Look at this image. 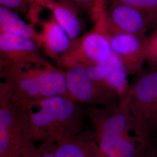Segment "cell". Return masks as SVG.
I'll return each instance as SVG.
<instances>
[{"mask_svg":"<svg viewBox=\"0 0 157 157\" xmlns=\"http://www.w3.org/2000/svg\"><path fill=\"white\" fill-rule=\"evenodd\" d=\"M91 139L108 157H154L155 138L120 105L87 107Z\"/></svg>","mask_w":157,"mask_h":157,"instance_id":"6da1fadb","label":"cell"},{"mask_svg":"<svg viewBox=\"0 0 157 157\" xmlns=\"http://www.w3.org/2000/svg\"><path fill=\"white\" fill-rule=\"evenodd\" d=\"M22 104L34 143L56 142L73 137L84 128L85 109L71 96L58 95Z\"/></svg>","mask_w":157,"mask_h":157,"instance_id":"7a4b0ae2","label":"cell"},{"mask_svg":"<svg viewBox=\"0 0 157 157\" xmlns=\"http://www.w3.org/2000/svg\"><path fill=\"white\" fill-rule=\"evenodd\" d=\"M1 82L12 100L23 103L58 95H69L65 72L47 65L1 67Z\"/></svg>","mask_w":157,"mask_h":157,"instance_id":"3957f363","label":"cell"},{"mask_svg":"<svg viewBox=\"0 0 157 157\" xmlns=\"http://www.w3.org/2000/svg\"><path fill=\"white\" fill-rule=\"evenodd\" d=\"M30 135L28 118L22 103L14 102L0 83V157H30L37 147Z\"/></svg>","mask_w":157,"mask_h":157,"instance_id":"277c9868","label":"cell"},{"mask_svg":"<svg viewBox=\"0 0 157 157\" xmlns=\"http://www.w3.org/2000/svg\"><path fill=\"white\" fill-rule=\"evenodd\" d=\"M119 105L155 138L157 135V67L139 76L130 86Z\"/></svg>","mask_w":157,"mask_h":157,"instance_id":"5b68a950","label":"cell"},{"mask_svg":"<svg viewBox=\"0 0 157 157\" xmlns=\"http://www.w3.org/2000/svg\"><path fill=\"white\" fill-rule=\"evenodd\" d=\"M105 11L97 21L94 28L73 41L69 50L57 62L67 69L75 65L100 64L112 54V50L105 29Z\"/></svg>","mask_w":157,"mask_h":157,"instance_id":"8992f818","label":"cell"},{"mask_svg":"<svg viewBox=\"0 0 157 157\" xmlns=\"http://www.w3.org/2000/svg\"><path fill=\"white\" fill-rule=\"evenodd\" d=\"M64 72L67 91L79 103L89 107H111L121 104L119 95L107 84L92 80L83 65H75Z\"/></svg>","mask_w":157,"mask_h":157,"instance_id":"52a82bcc","label":"cell"},{"mask_svg":"<svg viewBox=\"0 0 157 157\" xmlns=\"http://www.w3.org/2000/svg\"><path fill=\"white\" fill-rule=\"evenodd\" d=\"M41 46L33 40L0 33L1 67H23L50 63L40 52Z\"/></svg>","mask_w":157,"mask_h":157,"instance_id":"ba28073f","label":"cell"},{"mask_svg":"<svg viewBox=\"0 0 157 157\" xmlns=\"http://www.w3.org/2000/svg\"><path fill=\"white\" fill-rule=\"evenodd\" d=\"M150 20L143 12L132 6L113 2L105 13V29L107 34L144 35Z\"/></svg>","mask_w":157,"mask_h":157,"instance_id":"9c48e42d","label":"cell"},{"mask_svg":"<svg viewBox=\"0 0 157 157\" xmlns=\"http://www.w3.org/2000/svg\"><path fill=\"white\" fill-rule=\"evenodd\" d=\"M112 50L124 62L128 75L140 71L146 62L144 35L132 34H107Z\"/></svg>","mask_w":157,"mask_h":157,"instance_id":"30bf717a","label":"cell"},{"mask_svg":"<svg viewBox=\"0 0 157 157\" xmlns=\"http://www.w3.org/2000/svg\"><path fill=\"white\" fill-rule=\"evenodd\" d=\"M40 23L41 47L48 56L58 62L59 58L69 50L73 41L52 14L49 19Z\"/></svg>","mask_w":157,"mask_h":157,"instance_id":"8fae6325","label":"cell"},{"mask_svg":"<svg viewBox=\"0 0 157 157\" xmlns=\"http://www.w3.org/2000/svg\"><path fill=\"white\" fill-rule=\"evenodd\" d=\"M40 6L50 11L72 41L78 39L83 26L78 10L73 4L67 0H45Z\"/></svg>","mask_w":157,"mask_h":157,"instance_id":"7c38bea8","label":"cell"},{"mask_svg":"<svg viewBox=\"0 0 157 157\" xmlns=\"http://www.w3.org/2000/svg\"><path fill=\"white\" fill-rule=\"evenodd\" d=\"M104 73V82L121 98V101L127 94L129 87L128 75L124 62L112 51L110 57L100 63Z\"/></svg>","mask_w":157,"mask_h":157,"instance_id":"4fadbf2b","label":"cell"},{"mask_svg":"<svg viewBox=\"0 0 157 157\" xmlns=\"http://www.w3.org/2000/svg\"><path fill=\"white\" fill-rule=\"evenodd\" d=\"M0 33L12 34L33 40L40 44V33L33 23L25 22L13 10L4 6L0 7Z\"/></svg>","mask_w":157,"mask_h":157,"instance_id":"5bb4252c","label":"cell"},{"mask_svg":"<svg viewBox=\"0 0 157 157\" xmlns=\"http://www.w3.org/2000/svg\"><path fill=\"white\" fill-rule=\"evenodd\" d=\"M55 157H92V139L77 136L56 141Z\"/></svg>","mask_w":157,"mask_h":157,"instance_id":"9a60e30c","label":"cell"},{"mask_svg":"<svg viewBox=\"0 0 157 157\" xmlns=\"http://www.w3.org/2000/svg\"><path fill=\"white\" fill-rule=\"evenodd\" d=\"M113 2L132 6L145 13L150 21L157 20V0H113Z\"/></svg>","mask_w":157,"mask_h":157,"instance_id":"2e32d148","label":"cell"},{"mask_svg":"<svg viewBox=\"0 0 157 157\" xmlns=\"http://www.w3.org/2000/svg\"><path fill=\"white\" fill-rule=\"evenodd\" d=\"M75 6L78 11H88L96 21L105 11L104 9V0H67Z\"/></svg>","mask_w":157,"mask_h":157,"instance_id":"e0dca14e","label":"cell"},{"mask_svg":"<svg viewBox=\"0 0 157 157\" xmlns=\"http://www.w3.org/2000/svg\"><path fill=\"white\" fill-rule=\"evenodd\" d=\"M146 61L157 67V30L146 37Z\"/></svg>","mask_w":157,"mask_h":157,"instance_id":"ac0fdd59","label":"cell"},{"mask_svg":"<svg viewBox=\"0 0 157 157\" xmlns=\"http://www.w3.org/2000/svg\"><path fill=\"white\" fill-rule=\"evenodd\" d=\"M56 148V141H45L37 147L30 157H55Z\"/></svg>","mask_w":157,"mask_h":157,"instance_id":"d6986e66","label":"cell"},{"mask_svg":"<svg viewBox=\"0 0 157 157\" xmlns=\"http://www.w3.org/2000/svg\"><path fill=\"white\" fill-rule=\"evenodd\" d=\"M30 0H0L1 6L12 10L24 12L28 8Z\"/></svg>","mask_w":157,"mask_h":157,"instance_id":"ffe728a7","label":"cell"},{"mask_svg":"<svg viewBox=\"0 0 157 157\" xmlns=\"http://www.w3.org/2000/svg\"><path fill=\"white\" fill-rule=\"evenodd\" d=\"M92 157H108L104 154L99 150L95 144V142L92 140Z\"/></svg>","mask_w":157,"mask_h":157,"instance_id":"44dd1931","label":"cell"},{"mask_svg":"<svg viewBox=\"0 0 157 157\" xmlns=\"http://www.w3.org/2000/svg\"><path fill=\"white\" fill-rule=\"evenodd\" d=\"M157 157V155H155V157Z\"/></svg>","mask_w":157,"mask_h":157,"instance_id":"7402d4cb","label":"cell"}]
</instances>
